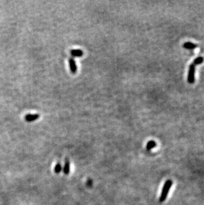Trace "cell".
<instances>
[{
  "mask_svg": "<svg viewBox=\"0 0 204 205\" xmlns=\"http://www.w3.org/2000/svg\"><path fill=\"white\" fill-rule=\"evenodd\" d=\"M203 60H204V58L202 57V56H199V57L196 58V59L194 60V63L192 64L196 66V65H198V64L202 63L203 62Z\"/></svg>",
  "mask_w": 204,
  "mask_h": 205,
  "instance_id": "cell-9",
  "label": "cell"
},
{
  "mask_svg": "<svg viewBox=\"0 0 204 205\" xmlns=\"http://www.w3.org/2000/svg\"><path fill=\"white\" fill-rule=\"evenodd\" d=\"M183 46L184 48H186V49H195L197 47L196 45H195V44H194V43H191V42L185 43Z\"/></svg>",
  "mask_w": 204,
  "mask_h": 205,
  "instance_id": "cell-7",
  "label": "cell"
},
{
  "mask_svg": "<svg viewBox=\"0 0 204 205\" xmlns=\"http://www.w3.org/2000/svg\"><path fill=\"white\" fill-rule=\"evenodd\" d=\"M195 65L192 64L190 66L188 76V82L190 84H193L195 81Z\"/></svg>",
  "mask_w": 204,
  "mask_h": 205,
  "instance_id": "cell-2",
  "label": "cell"
},
{
  "mask_svg": "<svg viewBox=\"0 0 204 205\" xmlns=\"http://www.w3.org/2000/svg\"><path fill=\"white\" fill-rule=\"evenodd\" d=\"M39 117H40L39 114H29L25 115V120L27 121L31 122V121H33L37 120V119L39 118Z\"/></svg>",
  "mask_w": 204,
  "mask_h": 205,
  "instance_id": "cell-4",
  "label": "cell"
},
{
  "mask_svg": "<svg viewBox=\"0 0 204 205\" xmlns=\"http://www.w3.org/2000/svg\"><path fill=\"white\" fill-rule=\"evenodd\" d=\"M61 165H60V163H58L56 165V166L54 167V171L56 173H58L60 172V171H61Z\"/></svg>",
  "mask_w": 204,
  "mask_h": 205,
  "instance_id": "cell-10",
  "label": "cell"
},
{
  "mask_svg": "<svg viewBox=\"0 0 204 205\" xmlns=\"http://www.w3.org/2000/svg\"><path fill=\"white\" fill-rule=\"evenodd\" d=\"M172 185V180H167L164 184L163 188L162 190L161 195L160 196L159 198V202L162 203L166 199V197L168 196V194L169 193V190L170 189Z\"/></svg>",
  "mask_w": 204,
  "mask_h": 205,
  "instance_id": "cell-1",
  "label": "cell"
},
{
  "mask_svg": "<svg viewBox=\"0 0 204 205\" xmlns=\"http://www.w3.org/2000/svg\"><path fill=\"white\" fill-rule=\"evenodd\" d=\"M69 66H70V71L72 74H76L77 72V66L76 64V61L73 58H70L68 60Z\"/></svg>",
  "mask_w": 204,
  "mask_h": 205,
  "instance_id": "cell-3",
  "label": "cell"
},
{
  "mask_svg": "<svg viewBox=\"0 0 204 205\" xmlns=\"http://www.w3.org/2000/svg\"><path fill=\"white\" fill-rule=\"evenodd\" d=\"M69 172H70V161H69L68 159H66V161H65L64 163V173L66 174V175H68Z\"/></svg>",
  "mask_w": 204,
  "mask_h": 205,
  "instance_id": "cell-6",
  "label": "cell"
},
{
  "mask_svg": "<svg viewBox=\"0 0 204 205\" xmlns=\"http://www.w3.org/2000/svg\"><path fill=\"white\" fill-rule=\"evenodd\" d=\"M70 53L74 57H80V56H83L84 52L80 49H72L70 51Z\"/></svg>",
  "mask_w": 204,
  "mask_h": 205,
  "instance_id": "cell-5",
  "label": "cell"
},
{
  "mask_svg": "<svg viewBox=\"0 0 204 205\" xmlns=\"http://www.w3.org/2000/svg\"><path fill=\"white\" fill-rule=\"evenodd\" d=\"M157 146V143H156L155 141H150L148 143H147V145H146V150H150L154 148V147H156Z\"/></svg>",
  "mask_w": 204,
  "mask_h": 205,
  "instance_id": "cell-8",
  "label": "cell"
}]
</instances>
